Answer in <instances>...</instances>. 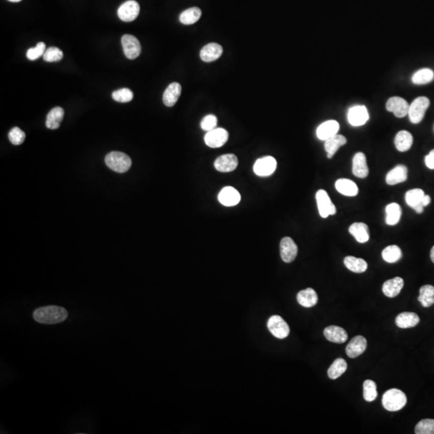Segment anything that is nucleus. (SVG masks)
<instances>
[{
	"label": "nucleus",
	"mask_w": 434,
	"mask_h": 434,
	"mask_svg": "<svg viewBox=\"0 0 434 434\" xmlns=\"http://www.w3.org/2000/svg\"><path fill=\"white\" fill-rule=\"evenodd\" d=\"M417 434H434V420L424 419L417 424L415 428Z\"/></svg>",
	"instance_id": "obj_41"
},
{
	"label": "nucleus",
	"mask_w": 434,
	"mask_h": 434,
	"mask_svg": "<svg viewBox=\"0 0 434 434\" xmlns=\"http://www.w3.org/2000/svg\"><path fill=\"white\" fill-rule=\"evenodd\" d=\"M202 12L199 8H191L185 10L179 15V21L183 24H194L201 17Z\"/></svg>",
	"instance_id": "obj_33"
},
{
	"label": "nucleus",
	"mask_w": 434,
	"mask_h": 434,
	"mask_svg": "<svg viewBox=\"0 0 434 434\" xmlns=\"http://www.w3.org/2000/svg\"><path fill=\"white\" fill-rule=\"evenodd\" d=\"M346 143H347V139L344 136L338 133L333 137L330 138L328 140H326L324 147L328 153V158H332L335 153L337 152L338 150Z\"/></svg>",
	"instance_id": "obj_27"
},
{
	"label": "nucleus",
	"mask_w": 434,
	"mask_h": 434,
	"mask_svg": "<svg viewBox=\"0 0 434 434\" xmlns=\"http://www.w3.org/2000/svg\"><path fill=\"white\" fill-rule=\"evenodd\" d=\"M217 118L213 115H207L203 118L200 123L202 130L205 131H211L216 128Z\"/></svg>",
	"instance_id": "obj_45"
},
{
	"label": "nucleus",
	"mask_w": 434,
	"mask_h": 434,
	"mask_svg": "<svg viewBox=\"0 0 434 434\" xmlns=\"http://www.w3.org/2000/svg\"><path fill=\"white\" fill-rule=\"evenodd\" d=\"M223 53V48L216 43H210L200 51V58L204 62H212L219 59Z\"/></svg>",
	"instance_id": "obj_19"
},
{
	"label": "nucleus",
	"mask_w": 434,
	"mask_h": 434,
	"mask_svg": "<svg viewBox=\"0 0 434 434\" xmlns=\"http://www.w3.org/2000/svg\"><path fill=\"white\" fill-rule=\"evenodd\" d=\"M352 172L355 176L364 179L369 173L367 158L364 153L358 152L355 154L352 159Z\"/></svg>",
	"instance_id": "obj_15"
},
{
	"label": "nucleus",
	"mask_w": 434,
	"mask_h": 434,
	"mask_svg": "<svg viewBox=\"0 0 434 434\" xmlns=\"http://www.w3.org/2000/svg\"><path fill=\"white\" fill-rule=\"evenodd\" d=\"M402 252L397 246H389L382 252V257L386 262L395 263L401 258Z\"/></svg>",
	"instance_id": "obj_38"
},
{
	"label": "nucleus",
	"mask_w": 434,
	"mask_h": 434,
	"mask_svg": "<svg viewBox=\"0 0 434 434\" xmlns=\"http://www.w3.org/2000/svg\"><path fill=\"white\" fill-rule=\"evenodd\" d=\"M430 105V101L426 97H419L412 102L409 108V117L410 122L413 124H418L425 117L427 108Z\"/></svg>",
	"instance_id": "obj_4"
},
{
	"label": "nucleus",
	"mask_w": 434,
	"mask_h": 434,
	"mask_svg": "<svg viewBox=\"0 0 434 434\" xmlns=\"http://www.w3.org/2000/svg\"><path fill=\"white\" fill-rule=\"evenodd\" d=\"M406 403L407 397L404 392L397 389L387 391L382 399L384 408L389 412H396L402 410L405 406Z\"/></svg>",
	"instance_id": "obj_2"
},
{
	"label": "nucleus",
	"mask_w": 434,
	"mask_h": 434,
	"mask_svg": "<svg viewBox=\"0 0 434 434\" xmlns=\"http://www.w3.org/2000/svg\"><path fill=\"white\" fill-rule=\"evenodd\" d=\"M404 286V280L400 277H396L385 282L383 285V293L389 297H395L400 293Z\"/></svg>",
	"instance_id": "obj_24"
},
{
	"label": "nucleus",
	"mask_w": 434,
	"mask_h": 434,
	"mask_svg": "<svg viewBox=\"0 0 434 434\" xmlns=\"http://www.w3.org/2000/svg\"><path fill=\"white\" fill-rule=\"evenodd\" d=\"M347 364L343 359H336L328 371L330 379H336L347 371Z\"/></svg>",
	"instance_id": "obj_34"
},
{
	"label": "nucleus",
	"mask_w": 434,
	"mask_h": 434,
	"mask_svg": "<svg viewBox=\"0 0 434 434\" xmlns=\"http://www.w3.org/2000/svg\"><path fill=\"white\" fill-rule=\"evenodd\" d=\"M43 58L47 62H57L63 58V51L57 47H51L46 49Z\"/></svg>",
	"instance_id": "obj_42"
},
{
	"label": "nucleus",
	"mask_w": 434,
	"mask_h": 434,
	"mask_svg": "<svg viewBox=\"0 0 434 434\" xmlns=\"http://www.w3.org/2000/svg\"><path fill=\"white\" fill-rule=\"evenodd\" d=\"M323 334L326 339L332 343H343L348 339L347 332L337 326H330L326 328Z\"/></svg>",
	"instance_id": "obj_18"
},
{
	"label": "nucleus",
	"mask_w": 434,
	"mask_h": 434,
	"mask_svg": "<svg viewBox=\"0 0 434 434\" xmlns=\"http://www.w3.org/2000/svg\"><path fill=\"white\" fill-rule=\"evenodd\" d=\"M46 45L44 43L40 42L35 48H29L27 51L28 59L30 61H35L40 58L41 56L44 55L45 52Z\"/></svg>",
	"instance_id": "obj_44"
},
{
	"label": "nucleus",
	"mask_w": 434,
	"mask_h": 434,
	"mask_svg": "<svg viewBox=\"0 0 434 434\" xmlns=\"http://www.w3.org/2000/svg\"><path fill=\"white\" fill-rule=\"evenodd\" d=\"M280 254L284 262L290 263L295 260L297 254V246L293 239L286 236L281 240Z\"/></svg>",
	"instance_id": "obj_13"
},
{
	"label": "nucleus",
	"mask_w": 434,
	"mask_h": 434,
	"mask_svg": "<svg viewBox=\"0 0 434 434\" xmlns=\"http://www.w3.org/2000/svg\"><path fill=\"white\" fill-rule=\"evenodd\" d=\"M419 322V316L413 312H403L398 314L396 318V326L401 329L414 328Z\"/></svg>",
	"instance_id": "obj_26"
},
{
	"label": "nucleus",
	"mask_w": 434,
	"mask_h": 434,
	"mask_svg": "<svg viewBox=\"0 0 434 434\" xmlns=\"http://www.w3.org/2000/svg\"><path fill=\"white\" fill-rule=\"evenodd\" d=\"M25 137H26V135H25L24 132L20 130L19 127L12 128L8 133L10 142L15 146L21 145L24 142Z\"/></svg>",
	"instance_id": "obj_43"
},
{
	"label": "nucleus",
	"mask_w": 434,
	"mask_h": 434,
	"mask_svg": "<svg viewBox=\"0 0 434 434\" xmlns=\"http://www.w3.org/2000/svg\"><path fill=\"white\" fill-rule=\"evenodd\" d=\"M418 301L424 307H429L434 304V286L425 285L420 289Z\"/></svg>",
	"instance_id": "obj_36"
},
{
	"label": "nucleus",
	"mask_w": 434,
	"mask_h": 434,
	"mask_svg": "<svg viewBox=\"0 0 434 434\" xmlns=\"http://www.w3.org/2000/svg\"><path fill=\"white\" fill-rule=\"evenodd\" d=\"M276 168V159L272 156H266L256 161L253 171L258 176H268L275 172Z\"/></svg>",
	"instance_id": "obj_10"
},
{
	"label": "nucleus",
	"mask_w": 434,
	"mask_h": 434,
	"mask_svg": "<svg viewBox=\"0 0 434 434\" xmlns=\"http://www.w3.org/2000/svg\"><path fill=\"white\" fill-rule=\"evenodd\" d=\"M434 78V72L430 69H421L416 72L412 77V82L415 85H425L432 82Z\"/></svg>",
	"instance_id": "obj_37"
},
{
	"label": "nucleus",
	"mask_w": 434,
	"mask_h": 434,
	"mask_svg": "<svg viewBox=\"0 0 434 434\" xmlns=\"http://www.w3.org/2000/svg\"><path fill=\"white\" fill-rule=\"evenodd\" d=\"M387 111L392 112L396 118H401L409 114L410 105L405 99L400 97H392L386 103Z\"/></svg>",
	"instance_id": "obj_11"
},
{
	"label": "nucleus",
	"mask_w": 434,
	"mask_h": 434,
	"mask_svg": "<svg viewBox=\"0 0 434 434\" xmlns=\"http://www.w3.org/2000/svg\"><path fill=\"white\" fill-rule=\"evenodd\" d=\"M408 179V168L404 165H398L391 170L386 175L387 184L396 185L404 183Z\"/></svg>",
	"instance_id": "obj_22"
},
{
	"label": "nucleus",
	"mask_w": 434,
	"mask_h": 434,
	"mask_svg": "<svg viewBox=\"0 0 434 434\" xmlns=\"http://www.w3.org/2000/svg\"><path fill=\"white\" fill-rule=\"evenodd\" d=\"M65 111L61 107H55L52 108L46 118V126L50 130H57L60 127L61 122L63 120Z\"/></svg>",
	"instance_id": "obj_29"
},
{
	"label": "nucleus",
	"mask_w": 434,
	"mask_h": 434,
	"mask_svg": "<svg viewBox=\"0 0 434 434\" xmlns=\"http://www.w3.org/2000/svg\"><path fill=\"white\" fill-rule=\"evenodd\" d=\"M238 165V159L235 154H227L215 159L214 167L220 172H233Z\"/></svg>",
	"instance_id": "obj_14"
},
{
	"label": "nucleus",
	"mask_w": 434,
	"mask_h": 434,
	"mask_svg": "<svg viewBox=\"0 0 434 434\" xmlns=\"http://www.w3.org/2000/svg\"><path fill=\"white\" fill-rule=\"evenodd\" d=\"M385 212H386L385 221L387 225L392 226L399 223L402 215V209L399 204L396 203L389 204V205H387Z\"/></svg>",
	"instance_id": "obj_32"
},
{
	"label": "nucleus",
	"mask_w": 434,
	"mask_h": 434,
	"mask_svg": "<svg viewBox=\"0 0 434 434\" xmlns=\"http://www.w3.org/2000/svg\"><path fill=\"white\" fill-rule=\"evenodd\" d=\"M140 12L139 3L134 0H129L119 7L118 15L119 19L124 22H132L137 19Z\"/></svg>",
	"instance_id": "obj_8"
},
{
	"label": "nucleus",
	"mask_w": 434,
	"mask_h": 434,
	"mask_svg": "<svg viewBox=\"0 0 434 434\" xmlns=\"http://www.w3.org/2000/svg\"><path fill=\"white\" fill-rule=\"evenodd\" d=\"M425 195L424 191L420 188L408 191L405 194L406 203L412 208H415L418 205H422V200Z\"/></svg>",
	"instance_id": "obj_35"
},
{
	"label": "nucleus",
	"mask_w": 434,
	"mask_h": 434,
	"mask_svg": "<svg viewBox=\"0 0 434 434\" xmlns=\"http://www.w3.org/2000/svg\"><path fill=\"white\" fill-rule=\"evenodd\" d=\"M317 205L318 212L322 218H328L329 215L336 213V207L332 202L328 193L324 190H318L316 193Z\"/></svg>",
	"instance_id": "obj_5"
},
{
	"label": "nucleus",
	"mask_w": 434,
	"mask_h": 434,
	"mask_svg": "<svg viewBox=\"0 0 434 434\" xmlns=\"http://www.w3.org/2000/svg\"><path fill=\"white\" fill-rule=\"evenodd\" d=\"M218 200L221 204L226 207H232L239 204L240 201V195L238 191L236 190L234 187H225L221 191Z\"/></svg>",
	"instance_id": "obj_17"
},
{
	"label": "nucleus",
	"mask_w": 434,
	"mask_h": 434,
	"mask_svg": "<svg viewBox=\"0 0 434 434\" xmlns=\"http://www.w3.org/2000/svg\"><path fill=\"white\" fill-rule=\"evenodd\" d=\"M347 119L353 126H363L369 119L368 108L364 105H356L349 110Z\"/></svg>",
	"instance_id": "obj_12"
},
{
	"label": "nucleus",
	"mask_w": 434,
	"mask_h": 434,
	"mask_svg": "<svg viewBox=\"0 0 434 434\" xmlns=\"http://www.w3.org/2000/svg\"><path fill=\"white\" fill-rule=\"evenodd\" d=\"M297 300L302 307L310 308L315 306L318 303V294L314 289L307 288L297 293Z\"/></svg>",
	"instance_id": "obj_23"
},
{
	"label": "nucleus",
	"mask_w": 434,
	"mask_h": 434,
	"mask_svg": "<svg viewBox=\"0 0 434 434\" xmlns=\"http://www.w3.org/2000/svg\"><path fill=\"white\" fill-rule=\"evenodd\" d=\"M8 1L12 3H19L20 2V1H22V0H8Z\"/></svg>",
	"instance_id": "obj_49"
},
{
	"label": "nucleus",
	"mask_w": 434,
	"mask_h": 434,
	"mask_svg": "<svg viewBox=\"0 0 434 434\" xmlns=\"http://www.w3.org/2000/svg\"><path fill=\"white\" fill-rule=\"evenodd\" d=\"M267 327L275 337L283 339L289 334V328L286 321L279 315H273L269 318Z\"/></svg>",
	"instance_id": "obj_6"
},
{
	"label": "nucleus",
	"mask_w": 434,
	"mask_h": 434,
	"mask_svg": "<svg viewBox=\"0 0 434 434\" xmlns=\"http://www.w3.org/2000/svg\"><path fill=\"white\" fill-rule=\"evenodd\" d=\"M349 232L359 243H366L370 238L369 229L364 223H354L349 228Z\"/></svg>",
	"instance_id": "obj_28"
},
{
	"label": "nucleus",
	"mask_w": 434,
	"mask_h": 434,
	"mask_svg": "<svg viewBox=\"0 0 434 434\" xmlns=\"http://www.w3.org/2000/svg\"><path fill=\"white\" fill-rule=\"evenodd\" d=\"M335 188L343 196L353 197L358 195L359 188L352 180L347 179H339L335 182Z\"/></svg>",
	"instance_id": "obj_25"
},
{
	"label": "nucleus",
	"mask_w": 434,
	"mask_h": 434,
	"mask_svg": "<svg viewBox=\"0 0 434 434\" xmlns=\"http://www.w3.org/2000/svg\"><path fill=\"white\" fill-rule=\"evenodd\" d=\"M68 316L69 313L66 309L58 306L39 307L33 311V319L36 322L48 325L65 322Z\"/></svg>",
	"instance_id": "obj_1"
},
{
	"label": "nucleus",
	"mask_w": 434,
	"mask_h": 434,
	"mask_svg": "<svg viewBox=\"0 0 434 434\" xmlns=\"http://www.w3.org/2000/svg\"><path fill=\"white\" fill-rule=\"evenodd\" d=\"M124 54L128 59L134 60L141 53V44L135 36L124 35L122 38Z\"/></svg>",
	"instance_id": "obj_7"
},
{
	"label": "nucleus",
	"mask_w": 434,
	"mask_h": 434,
	"mask_svg": "<svg viewBox=\"0 0 434 434\" xmlns=\"http://www.w3.org/2000/svg\"><path fill=\"white\" fill-rule=\"evenodd\" d=\"M430 257L432 262L434 263V246L432 248V250L430 251Z\"/></svg>",
	"instance_id": "obj_48"
},
{
	"label": "nucleus",
	"mask_w": 434,
	"mask_h": 434,
	"mask_svg": "<svg viewBox=\"0 0 434 434\" xmlns=\"http://www.w3.org/2000/svg\"><path fill=\"white\" fill-rule=\"evenodd\" d=\"M376 384L371 379H366L364 383V397L366 401L371 402L376 399Z\"/></svg>",
	"instance_id": "obj_39"
},
{
	"label": "nucleus",
	"mask_w": 434,
	"mask_h": 434,
	"mask_svg": "<svg viewBox=\"0 0 434 434\" xmlns=\"http://www.w3.org/2000/svg\"><path fill=\"white\" fill-rule=\"evenodd\" d=\"M344 265L345 266L347 267V268H348L349 270L356 273V274H362V273L365 272L368 268V263L366 262V261L362 259V258L353 257V256L345 257Z\"/></svg>",
	"instance_id": "obj_31"
},
{
	"label": "nucleus",
	"mask_w": 434,
	"mask_h": 434,
	"mask_svg": "<svg viewBox=\"0 0 434 434\" xmlns=\"http://www.w3.org/2000/svg\"><path fill=\"white\" fill-rule=\"evenodd\" d=\"M339 130V122L335 120H329L323 122L317 129V136L320 140H328L330 138L337 134Z\"/></svg>",
	"instance_id": "obj_20"
},
{
	"label": "nucleus",
	"mask_w": 434,
	"mask_h": 434,
	"mask_svg": "<svg viewBox=\"0 0 434 434\" xmlns=\"http://www.w3.org/2000/svg\"><path fill=\"white\" fill-rule=\"evenodd\" d=\"M229 139V133L223 128H215L208 131L204 137V142L208 147L218 148L222 147Z\"/></svg>",
	"instance_id": "obj_9"
},
{
	"label": "nucleus",
	"mask_w": 434,
	"mask_h": 434,
	"mask_svg": "<svg viewBox=\"0 0 434 434\" xmlns=\"http://www.w3.org/2000/svg\"><path fill=\"white\" fill-rule=\"evenodd\" d=\"M181 92H182V87L179 83L173 82L169 85L166 90L164 91V96H162V101L165 105L168 107L173 106L179 100Z\"/></svg>",
	"instance_id": "obj_21"
},
{
	"label": "nucleus",
	"mask_w": 434,
	"mask_h": 434,
	"mask_svg": "<svg viewBox=\"0 0 434 434\" xmlns=\"http://www.w3.org/2000/svg\"><path fill=\"white\" fill-rule=\"evenodd\" d=\"M413 138L411 133L406 130H401L396 133L395 137V146L400 152H405L412 147Z\"/></svg>",
	"instance_id": "obj_30"
},
{
	"label": "nucleus",
	"mask_w": 434,
	"mask_h": 434,
	"mask_svg": "<svg viewBox=\"0 0 434 434\" xmlns=\"http://www.w3.org/2000/svg\"><path fill=\"white\" fill-rule=\"evenodd\" d=\"M112 97L113 99L118 101V102H130L133 99V92L130 89L123 88V89H121V90L113 92Z\"/></svg>",
	"instance_id": "obj_40"
},
{
	"label": "nucleus",
	"mask_w": 434,
	"mask_h": 434,
	"mask_svg": "<svg viewBox=\"0 0 434 434\" xmlns=\"http://www.w3.org/2000/svg\"><path fill=\"white\" fill-rule=\"evenodd\" d=\"M367 348V340L364 336L358 335L349 342L346 347V353L350 358L358 357L365 351Z\"/></svg>",
	"instance_id": "obj_16"
},
{
	"label": "nucleus",
	"mask_w": 434,
	"mask_h": 434,
	"mask_svg": "<svg viewBox=\"0 0 434 434\" xmlns=\"http://www.w3.org/2000/svg\"><path fill=\"white\" fill-rule=\"evenodd\" d=\"M430 196H428V195H425V196H424V198H423L422 200V205L424 206V207H426V206H428V204H430Z\"/></svg>",
	"instance_id": "obj_47"
},
{
	"label": "nucleus",
	"mask_w": 434,
	"mask_h": 434,
	"mask_svg": "<svg viewBox=\"0 0 434 434\" xmlns=\"http://www.w3.org/2000/svg\"><path fill=\"white\" fill-rule=\"evenodd\" d=\"M425 162L427 168L434 170V149L425 156Z\"/></svg>",
	"instance_id": "obj_46"
},
{
	"label": "nucleus",
	"mask_w": 434,
	"mask_h": 434,
	"mask_svg": "<svg viewBox=\"0 0 434 434\" xmlns=\"http://www.w3.org/2000/svg\"><path fill=\"white\" fill-rule=\"evenodd\" d=\"M105 162L108 168L118 173H124L130 169L132 165L131 158L125 153L112 151L105 156Z\"/></svg>",
	"instance_id": "obj_3"
}]
</instances>
